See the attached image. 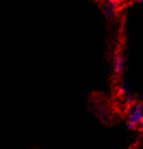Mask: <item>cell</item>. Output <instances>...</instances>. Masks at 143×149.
Returning <instances> with one entry per match:
<instances>
[{"instance_id": "cell-1", "label": "cell", "mask_w": 143, "mask_h": 149, "mask_svg": "<svg viewBox=\"0 0 143 149\" xmlns=\"http://www.w3.org/2000/svg\"><path fill=\"white\" fill-rule=\"evenodd\" d=\"M125 116L127 126L131 131H139L142 128L143 106L141 101L132 100L125 104Z\"/></svg>"}, {"instance_id": "cell-2", "label": "cell", "mask_w": 143, "mask_h": 149, "mask_svg": "<svg viewBox=\"0 0 143 149\" xmlns=\"http://www.w3.org/2000/svg\"><path fill=\"white\" fill-rule=\"evenodd\" d=\"M113 61H114L113 62V69H114L115 75L119 79V77L122 76L123 72H125V54H123L122 47L119 46L117 49L115 50Z\"/></svg>"}, {"instance_id": "cell-3", "label": "cell", "mask_w": 143, "mask_h": 149, "mask_svg": "<svg viewBox=\"0 0 143 149\" xmlns=\"http://www.w3.org/2000/svg\"><path fill=\"white\" fill-rule=\"evenodd\" d=\"M102 10L104 11L106 17H116L118 13L121 11L123 7V2L120 1H108V2H102Z\"/></svg>"}]
</instances>
